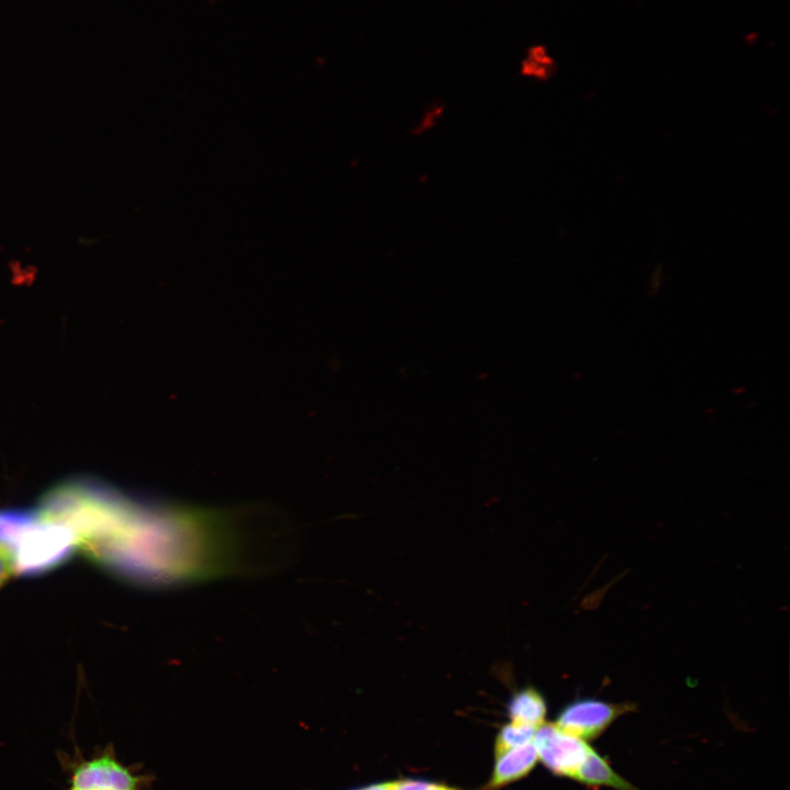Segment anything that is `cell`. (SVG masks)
<instances>
[{
    "mask_svg": "<svg viewBox=\"0 0 790 790\" xmlns=\"http://www.w3.org/2000/svg\"><path fill=\"white\" fill-rule=\"evenodd\" d=\"M76 546L79 541L69 526L38 512L12 554L13 571L23 574L48 571L64 562Z\"/></svg>",
    "mask_w": 790,
    "mask_h": 790,
    "instance_id": "obj_1",
    "label": "cell"
},
{
    "mask_svg": "<svg viewBox=\"0 0 790 790\" xmlns=\"http://www.w3.org/2000/svg\"><path fill=\"white\" fill-rule=\"evenodd\" d=\"M533 744L538 759L554 775L575 780L591 752L589 743L560 729L555 723H543L534 733Z\"/></svg>",
    "mask_w": 790,
    "mask_h": 790,
    "instance_id": "obj_2",
    "label": "cell"
},
{
    "mask_svg": "<svg viewBox=\"0 0 790 790\" xmlns=\"http://www.w3.org/2000/svg\"><path fill=\"white\" fill-rule=\"evenodd\" d=\"M145 780L124 766L112 748L79 763L69 790H143Z\"/></svg>",
    "mask_w": 790,
    "mask_h": 790,
    "instance_id": "obj_3",
    "label": "cell"
},
{
    "mask_svg": "<svg viewBox=\"0 0 790 790\" xmlns=\"http://www.w3.org/2000/svg\"><path fill=\"white\" fill-rule=\"evenodd\" d=\"M630 706L598 699H579L560 712L555 724L563 731L587 742L600 736Z\"/></svg>",
    "mask_w": 790,
    "mask_h": 790,
    "instance_id": "obj_4",
    "label": "cell"
},
{
    "mask_svg": "<svg viewBox=\"0 0 790 790\" xmlns=\"http://www.w3.org/2000/svg\"><path fill=\"white\" fill-rule=\"evenodd\" d=\"M487 783L488 790H496L526 777L535 766L538 759L533 742L511 748L498 755Z\"/></svg>",
    "mask_w": 790,
    "mask_h": 790,
    "instance_id": "obj_5",
    "label": "cell"
},
{
    "mask_svg": "<svg viewBox=\"0 0 790 790\" xmlns=\"http://www.w3.org/2000/svg\"><path fill=\"white\" fill-rule=\"evenodd\" d=\"M575 781L589 787H610L614 790H640L621 777L596 749H591Z\"/></svg>",
    "mask_w": 790,
    "mask_h": 790,
    "instance_id": "obj_6",
    "label": "cell"
},
{
    "mask_svg": "<svg viewBox=\"0 0 790 790\" xmlns=\"http://www.w3.org/2000/svg\"><path fill=\"white\" fill-rule=\"evenodd\" d=\"M508 715L512 722L538 729L544 723L546 702L534 688H523L509 699Z\"/></svg>",
    "mask_w": 790,
    "mask_h": 790,
    "instance_id": "obj_7",
    "label": "cell"
},
{
    "mask_svg": "<svg viewBox=\"0 0 790 790\" xmlns=\"http://www.w3.org/2000/svg\"><path fill=\"white\" fill-rule=\"evenodd\" d=\"M37 518V511H0V550L11 558L21 538Z\"/></svg>",
    "mask_w": 790,
    "mask_h": 790,
    "instance_id": "obj_8",
    "label": "cell"
},
{
    "mask_svg": "<svg viewBox=\"0 0 790 790\" xmlns=\"http://www.w3.org/2000/svg\"><path fill=\"white\" fill-rule=\"evenodd\" d=\"M535 727L510 721L498 732L495 741V755L533 742Z\"/></svg>",
    "mask_w": 790,
    "mask_h": 790,
    "instance_id": "obj_9",
    "label": "cell"
},
{
    "mask_svg": "<svg viewBox=\"0 0 790 790\" xmlns=\"http://www.w3.org/2000/svg\"><path fill=\"white\" fill-rule=\"evenodd\" d=\"M554 70V60L542 45L532 46L521 63V74L539 80L551 77Z\"/></svg>",
    "mask_w": 790,
    "mask_h": 790,
    "instance_id": "obj_10",
    "label": "cell"
},
{
    "mask_svg": "<svg viewBox=\"0 0 790 790\" xmlns=\"http://www.w3.org/2000/svg\"><path fill=\"white\" fill-rule=\"evenodd\" d=\"M13 571L10 556L0 550V585L9 577Z\"/></svg>",
    "mask_w": 790,
    "mask_h": 790,
    "instance_id": "obj_11",
    "label": "cell"
},
{
    "mask_svg": "<svg viewBox=\"0 0 790 790\" xmlns=\"http://www.w3.org/2000/svg\"><path fill=\"white\" fill-rule=\"evenodd\" d=\"M418 790H458L444 785L420 780Z\"/></svg>",
    "mask_w": 790,
    "mask_h": 790,
    "instance_id": "obj_12",
    "label": "cell"
},
{
    "mask_svg": "<svg viewBox=\"0 0 790 790\" xmlns=\"http://www.w3.org/2000/svg\"><path fill=\"white\" fill-rule=\"evenodd\" d=\"M393 788V781L387 782H380V783H371L364 787H359L356 789L350 790H392Z\"/></svg>",
    "mask_w": 790,
    "mask_h": 790,
    "instance_id": "obj_13",
    "label": "cell"
}]
</instances>
